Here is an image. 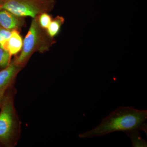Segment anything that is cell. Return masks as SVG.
<instances>
[{"mask_svg": "<svg viewBox=\"0 0 147 147\" xmlns=\"http://www.w3.org/2000/svg\"><path fill=\"white\" fill-rule=\"evenodd\" d=\"M147 110H139L132 106L117 108L103 118L95 128L79 134L81 139L102 137L117 131L124 132L133 129L142 130L147 134Z\"/></svg>", "mask_w": 147, "mask_h": 147, "instance_id": "6da1fadb", "label": "cell"}, {"mask_svg": "<svg viewBox=\"0 0 147 147\" xmlns=\"http://www.w3.org/2000/svg\"><path fill=\"white\" fill-rule=\"evenodd\" d=\"M38 18L37 16L33 18L28 32L24 38L21 54L12 61L22 68L26 65L35 52L44 53L49 50L53 43V38L40 27Z\"/></svg>", "mask_w": 147, "mask_h": 147, "instance_id": "7a4b0ae2", "label": "cell"}, {"mask_svg": "<svg viewBox=\"0 0 147 147\" xmlns=\"http://www.w3.org/2000/svg\"><path fill=\"white\" fill-rule=\"evenodd\" d=\"M1 106L0 143L12 146L17 142L20 127L12 94L4 95Z\"/></svg>", "mask_w": 147, "mask_h": 147, "instance_id": "3957f363", "label": "cell"}, {"mask_svg": "<svg viewBox=\"0 0 147 147\" xmlns=\"http://www.w3.org/2000/svg\"><path fill=\"white\" fill-rule=\"evenodd\" d=\"M55 0H5L0 6L16 16L34 18L42 13L53 10Z\"/></svg>", "mask_w": 147, "mask_h": 147, "instance_id": "277c9868", "label": "cell"}, {"mask_svg": "<svg viewBox=\"0 0 147 147\" xmlns=\"http://www.w3.org/2000/svg\"><path fill=\"white\" fill-rule=\"evenodd\" d=\"M22 69L12 61L8 66L0 71V93L5 94Z\"/></svg>", "mask_w": 147, "mask_h": 147, "instance_id": "5b68a950", "label": "cell"}, {"mask_svg": "<svg viewBox=\"0 0 147 147\" xmlns=\"http://www.w3.org/2000/svg\"><path fill=\"white\" fill-rule=\"evenodd\" d=\"M23 17L16 16L8 11L0 9V27L14 30L21 28L24 24Z\"/></svg>", "mask_w": 147, "mask_h": 147, "instance_id": "8992f818", "label": "cell"}, {"mask_svg": "<svg viewBox=\"0 0 147 147\" xmlns=\"http://www.w3.org/2000/svg\"><path fill=\"white\" fill-rule=\"evenodd\" d=\"M23 40L17 30H13L9 39L3 45L1 48L8 51L11 56L15 55L21 50Z\"/></svg>", "mask_w": 147, "mask_h": 147, "instance_id": "52a82bcc", "label": "cell"}, {"mask_svg": "<svg viewBox=\"0 0 147 147\" xmlns=\"http://www.w3.org/2000/svg\"><path fill=\"white\" fill-rule=\"evenodd\" d=\"M131 140L133 147H146L147 141L141 137L138 129H133L124 132Z\"/></svg>", "mask_w": 147, "mask_h": 147, "instance_id": "ba28073f", "label": "cell"}, {"mask_svg": "<svg viewBox=\"0 0 147 147\" xmlns=\"http://www.w3.org/2000/svg\"><path fill=\"white\" fill-rule=\"evenodd\" d=\"M64 22L63 17L57 16L52 20L51 23L47 28V32L49 36L53 38L59 33L61 27Z\"/></svg>", "mask_w": 147, "mask_h": 147, "instance_id": "9c48e42d", "label": "cell"}, {"mask_svg": "<svg viewBox=\"0 0 147 147\" xmlns=\"http://www.w3.org/2000/svg\"><path fill=\"white\" fill-rule=\"evenodd\" d=\"M11 57V56L8 51L0 47V71L9 65Z\"/></svg>", "mask_w": 147, "mask_h": 147, "instance_id": "30bf717a", "label": "cell"}, {"mask_svg": "<svg viewBox=\"0 0 147 147\" xmlns=\"http://www.w3.org/2000/svg\"><path fill=\"white\" fill-rule=\"evenodd\" d=\"M38 20L40 27L47 30L52 21V18L47 13H44L38 16Z\"/></svg>", "mask_w": 147, "mask_h": 147, "instance_id": "8fae6325", "label": "cell"}, {"mask_svg": "<svg viewBox=\"0 0 147 147\" xmlns=\"http://www.w3.org/2000/svg\"><path fill=\"white\" fill-rule=\"evenodd\" d=\"M12 31L0 27V47H2L9 39Z\"/></svg>", "mask_w": 147, "mask_h": 147, "instance_id": "7c38bea8", "label": "cell"}, {"mask_svg": "<svg viewBox=\"0 0 147 147\" xmlns=\"http://www.w3.org/2000/svg\"><path fill=\"white\" fill-rule=\"evenodd\" d=\"M4 95L5 94H3L0 93V105L1 104Z\"/></svg>", "mask_w": 147, "mask_h": 147, "instance_id": "4fadbf2b", "label": "cell"}, {"mask_svg": "<svg viewBox=\"0 0 147 147\" xmlns=\"http://www.w3.org/2000/svg\"><path fill=\"white\" fill-rule=\"evenodd\" d=\"M5 0H0V6L2 5V4L3 3Z\"/></svg>", "mask_w": 147, "mask_h": 147, "instance_id": "5bb4252c", "label": "cell"}]
</instances>
